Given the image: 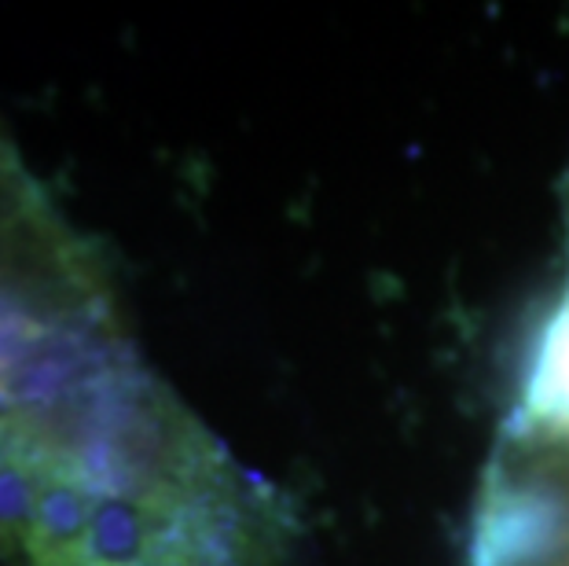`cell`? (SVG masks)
<instances>
[{
	"instance_id": "cell-1",
	"label": "cell",
	"mask_w": 569,
	"mask_h": 566,
	"mask_svg": "<svg viewBox=\"0 0 569 566\" xmlns=\"http://www.w3.org/2000/svg\"><path fill=\"white\" fill-rule=\"evenodd\" d=\"M280 489L140 357L100 258L0 291V566H301Z\"/></svg>"
}]
</instances>
